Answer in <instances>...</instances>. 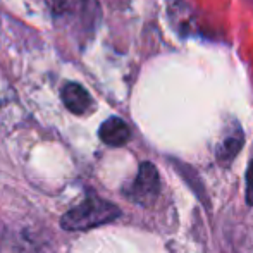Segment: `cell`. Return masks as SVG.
I'll use <instances>...</instances> for the list:
<instances>
[{"label": "cell", "mask_w": 253, "mask_h": 253, "mask_svg": "<svg viewBox=\"0 0 253 253\" xmlns=\"http://www.w3.org/2000/svg\"><path fill=\"white\" fill-rule=\"evenodd\" d=\"M121 215V210L114 203L102 200L100 197H88L84 202L71 209L66 215H62L60 224L67 231H86L91 227L103 226L112 222Z\"/></svg>", "instance_id": "cell-1"}, {"label": "cell", "mask_w": 253, "mask_h": 253, "mask_svg": "<svg viewBox=\"0 0 253 253\" xmlns=\"http://www.w3.org/2000/svg\"><path fill=\"white\" fill-rule=\"evenodd\" d=\"M160 193V177L159 170L152 162H143L138 169L133 184L126 191L127 198L140 205H150L157 200Z\"/></svg>", "instance_id": "cell-2"}, {"label": "cell", "mask_w": 253, "mask_h": 253, "mask_svg": "<svg viewBox=\"0 0 253 253\" xmlns=\"http://www.w3.org/2000/svg\"><path fill=\"white\" fill-rule=\"evenodd\" d=\"M52 7L57 16L74 17L88 31H93L95 19L100 16V7L95 0H52Z\"/></svg>", "instance_id": "cell-3"}, {"label": "cell", "mask_w": 253, "mask_h": 253, "mask_svg": "<svg viewBox=\"0 0 253 253\" xmlns=\"http://www.w3.org/2000/svg\"><path fill=\"white\" fill-rule=\"evenodd\" d=\"M60 97H62V102H64V105H66V109L69 110V112L76 114V116L86 114L88 110L93 107V98H91L90 93L78 83L64 84Z\"/></svg>", "instance_id": "cell-4"}, {"label": "cell", "mask_w": 253, "mask_h": 253, "mask_svg": "<svg viewBox=\"0 0 253 253\" xmlns=\"http://www.w3.org/2000/svg\"><path fill=\"white\" fill-rule=\"evenodd\" d=\"M98 136L109 147H123L129 141L131 129L121 117H109L98 129Z\"/></svg>", "instance_id": "cell-5"}, {"label": "cell", "mask_w": 253, "mask_h": 253, "mask_svg": "<svg viewBox=\"0 0 253 253\" xmlns=\"http://www.w3.org/2000/svg\"><path fill=\"white\" fill-rule=\"evenodd\" d=\"M243 143H245V136H243V133H241L240 126H238L236 129L231 134H227V136L220 141L219 147H217V162H219L220 166H229V164L236 159V155L240 153L241 148H243Z\"/></svg>", "instance_id": "cell-6"}, {"label": "cell", "mask_w": 253, "mask_h": 253, "mask_svg": "<svg viewBox=\"0 0 253 253\" xmlns=\"http://www.w3.org/2000/svg\"><path fill=\"white\" fill-rule=\"evenodd\" d=\"M247 203L253 205V160L247 170Z\"/></svg>", "instance_id": "cell-7"}]
</instances>
